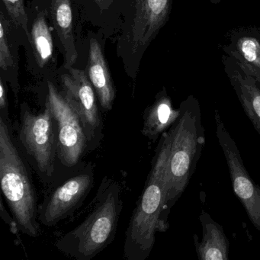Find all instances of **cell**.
I'll return each instance as SVG.
<instances>
[{
  "instance_id": "cell-7",
  "label": "cell",
  "mask_w": 260,
  "mask_h": 260,
  "mask_svg": "<svg viewBox=\"0 0 260 260\" xmlns=\"http://www.w3.org/2000/svg\"><path fill=\"white\" fill-rule=\"evenodd\" d=\"M47 101L49 103L57 126V156L63 165H77L89 150V141L81 119L69 100L48 82Z\"/></svg>"
},
{
  "instance_id": "cell-6",
  "label": "cell",
  "mask_w": 260,
  "mask_h": 260,
  "mask_svg": "<svg viewBox=\"0 0 260 260\" xmlns=\"http://www.w3.org/2000/svg\"><path fill=\"white\" fill-rule=\"evenodd\" d=\"M19 140L40 174L52 176L57 155V126L47 100L45 109L39 114L33 113L26 104L21 106Z\"/></svg>"
},
{
  "instance_id": "cell-8",
  "label": "cell",
  "mask_w": 260,
  "mask_h": 260,
  "mask_svg": "<svg viewBox=\"0 0 260 260\" xmlns=\"http://www.w3.org/2000/svg\"><path fill=\"white\" fill-rule=\"evenodd\" d=\"M216 135L226 159L234 193L244 207L253 226L260 231V186L245 167L235 141L225 127L219 111H214Z\"/></svg>"
},
{
  "instance_id": "cell-19",
  "label": "cell",
  "mask_w": 260,
  "mask_h": 260,
  "mask_svg": "<svg viewBox=\"0 0 260 260\" xmlns=\"http://www.w3.org/2000/svg\"><path fill=\"white\" fill-rule=\"evenodd\" d=\"M2 2L7 14L13 23L22 29L28 39V18L25 10V0H2Z\"/></svg>"
},
{
  "instance_id": "cell-15",
  "label": "cell",
  "mask_w": 260,
  "mask_h": 260,
  "mask_svg": "<svg viewBox=\"0 0 260 260\" xmlns=\"http://www.w3.org/2000/svg\"><path fill=\"white\" fill-rule=\"evenodd\" d=\"M202 228V239L199 242L194 235V246L200 260H228L230 242L221 225L214 221L206 211L199 216Z\"/></svg>"
},
{
  "instance_id": "cell-4",
  "label": "cell",
  "mask_w": 260,
  "mask_h": 260,
  "mask_svg": "<svg viewBox=\"0 0 260 260\" xmlns=\"http://www.w3.org/2000/svg\"><path fill=\"white\" fill-rule=\"evenodd\" d=\"M0 182L3 194L19 231L31 237L40 234L36 196L31 178L10 135L7 121L0 117Z\"/></svg>"
},
{
  "instance_id": "cell-2",
  "label": "cell",
  "mask_w": 260,
  "mask_h": 260,
  "mask_svg": "<svg viewBox=\"0 0 260 260\" xmlns=\"http://www.w3.org/2000/svg\"><path fill=\"white\" fill-rule=\"evenodd\" d=\"M179 115L171 131L164 220L168 224L170 209L186 189L205 144L199 100L189 95L181 103Z\"/></svg>"
},
{
  "instance_id": "cell-5",
  "label": "cell",
  "mask_w": 260,
  "mask_h": 260,
  "mask_svg": "<svg viewBox=\"0 0 260 260\" xmlns=\"http://www.w3.org/2000/svg\"><path fill=\"white\" fill-rule=\"evenodd\" d=\"M172 4L173 0H128L117 49L132 79L146 50L168 21Z\"/></svg>"
},
{
  "instance_id": "cell-17",
  "label": "cell",
  "mask_w": 260,
  "mask_h": 260,
  "mask_svg": "<svg viewBox=\"0 0 260 260\" xmlns=\"http://www.w3.org/2000/svg\"><path fill=\"white\" fill-rule=\"evenodd\" d=\"M47 18L45 10L38 12L28 36L36 63L40 68H45L54 56V43Z\"/></svg>"
},
{
  "instance_id": "cell-13",
  "label": "cell",
  "mask_w": 260,
  "mask_h": 260,
  "mask_svg": "<svg viewBox=\"0 0 260 260\" xmlns=\"http://www.w3.org/2000/svg\"><path fill=\"white\" fill-rule=\"evenodd\" d=\"M87 76L92 83L102 109L112 110L115 89L106 57L100 42L93 38L89 40Z\"/></svg>"
},
{
  "instance_id": "cell-10",
  "label": "cell",
  "mask_w": 260,
  "mask_h": 260,
  "mask_svg": "<svg viewBox=\"0 0 260 260\" xmlns=\"http://www.w3.org/2000/svg\"><path fill=\"white\" fill-rule=\"evenodd\" d=\"M93 182L91 166L68 179L48 198L39 213V221L45 226H52L68 217L86 199Z\"/></svg>"
},
{
  "instance_id": "cell-3",
  "label": "cell",
  "mask_w": 260,
  "mask_h": 260,
  "mask_svg": "<svg viewBox=\"0 0 260 260\" xmlns=\"http://www.w3.org/2000/svg\"><path fill=\"white\" fill-rule=\"evenodd\" d=\"M121 192L116 181L103 179L87 217L57 240L56 247L77 260L92 259L107 247L116 235L123 208Z\"/></svg>"
},
{
  "instance_id": "cell-1",
  "label": "cell",
  "mask_w": 260,
  "mask_h": 260,
  "mask_svg": "<svg viewBox=\"0 0 260 260\" xmlns=\"http://www.w3.org/2000/svg\"><path fill=\"white\" fill-rule=\"evenodd\" d=\"M170 145V128L161 135L151 170L126 231L124 256L127 259L145 260L154 246L156 233L168 228L164 215Z\"/></svg>"
},
{
  "instance_id": "cell-22",
  "label": "cell",
  "mask_w": 260,
  "mask_h": 260,
  "mask_svg": "<svg viewBox=\"0 0 260 260\" xmlns=\"http://www.w3.org/2000/svg\"><path fill=\"white\" fill-rule=\"evenodd\" d=\"M221 0H210V2L213 4H218Z\"/></svg>"
},
{
  "instance_id": "cell-11",
  "label": "cell",
  "mask_w": 260,
  "mask_h": 260,
  "mask_svg": "<svg viewBox=\"0 0 260 260\" xmlns=\"http://www.w3.org/2000/svg\"><path fill=\"white\" fill-rule=\"evenodd\" d=\"M222 51L260 81V29L247 26L231 30L225 36Z\"/></svg>"
},
{
  "instance_id": "cell-16",
  "label": "cell",
  "mask_w": 260,
  "mask_h": 260,
  "mask_svg": "<svg viewBox=\"0 0 260 260\" xmlns=\"http://www.w3.org/2000/svg\"><path fill=\"white\" fill-rule=\"evenodd\" d=\"M179 115V109L173 108L171 99L165 89L156 95L151 106L146 109L144 115L143 135L155 141L174 124Z\"/></svg>"
},
{
  "instance_id": "cell-21",
  "label": "cell",
  "mask_w": 260,
  "mask_h": 260,
  "mask_svg": "<svg viewBox=\"0 0 260 260\" xmlns=\"http://www.w3.org/2000/svg\"><path fill=\"white\" fill-rule=\"evenodd\" d=\"M101 10H108L115 0H92Z\"/></svg>"
},
{
  "instance_id": "cell-18",
  "label": "cell",
  "mask_w": 260,
  "mask_h": 260,
  "mask_svg": "<svg viewBox=\"0 0 260 260\" xmlns=\"http://www.w3.org/2000/svg\"><path fill=\"white\" fill-rule=\"evenodd\" d=\"M14 24L9 17L0 12V69L1 74L7 75L9 81L13 85V80L17 82L18 53L15 50L13 41L11 40L12 29Z\"/></svg>"
},
{
  "instance_id": "cell-20",
  "label": "cell",
  "mask_w": 260,
  "mask_h": 260,
  "mask_svg": "<svg viewBox=\"0 0 260 260\" xmlns=\"http://www.w3.org/2000/svg\"><path fill=\"white\" fill-rule=\"evenodd\" d=\"M0 109H1V117L4 119H8V100H7V87L4 82V77L1 76L0 78Z\"/></svg>"
},
{
  "instance_id": "cell-14",
  "label": "cell",
  "mask_w": 260,
  "mask_h": 260,
  "mask_svg": "<svg viewBox=\"0 0 260 260\" xmlns=\"http://www.w3.org/2000/svg\"><path fill=\"white\" fill-rule=\"evenodd\" d=\"M50 14L63 54V68H73L78 54L74 35V17L71 0H51Z\"/></svg>"
},
{
  "instance_id": "cell-12",
  "label": "cell",
  "mask_w": 260,
  "mask_h": 260,
  "mask_svg": "<svg viewBox=\"0 0 260 260\" xmlns=\"http://www.w3.org/2000/svg\"><path fill=\"white\" fill-rule=\"evenodd\" d=\"M222 63L245 114L260 137V81L246 74L229 56L223 55Z\"/></svg>"
},
{
  "instance_id": "cell-9",
  "label": "cell",
  "mask_w": 260,
  "mask_h": 260,
  "mask_svg": "<svg viewBox=\"0 0 260 260\" xmlns=\"http://www.w3.org/2000/svg\"><path fill=\"white\" fill-rule=\"evenodd\" d=\"M68 71L61 77L63 92L80 116L92 150L101 139L103 130L96 93L84 71L74 68Z\"/></svg>"
}]
</instances>
